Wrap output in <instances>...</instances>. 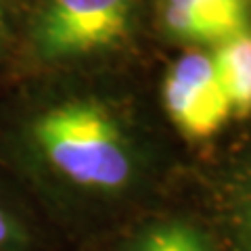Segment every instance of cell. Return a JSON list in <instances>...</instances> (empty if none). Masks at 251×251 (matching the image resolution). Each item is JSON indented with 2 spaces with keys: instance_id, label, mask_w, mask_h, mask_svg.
Returning <instances> with one entry per match:
<instances>
[{
  "instance_id": "6da1fadb",
  "label": "cell",
  "mask_w": 251,
  "mask_h": 251,
  "mask_svg": "<svg viewBox=\"0 0 251 251\" xmlns=\"http://www.w3.org/2000/svg\"><path fill=\"white\" fill-rule=\"evenodd\" d=\"M40 159L63 182L90 193H120L132 182L134 157L120 122L94 99H65L29 124Z\"/></svg>"
},
{
  "instance_id": "7a4b0ae2",
  "label": "cell",
  "mask_w": 251,
  "mask_h": 251,
  "mask_svg": "<svg viewBox=\"0 0 251 251\" xmlns=\"http://www.w3.org/2000/svg\"><path fill=\"white\" fill-rule=\"evenodd\" d=\"M134 0H46L34 44L49 61L86 57L117 46L130 31Z\"/></svg>"
},
{
  "instance_id": "3957f363",
  "label": "cell",
  "mask_w": 251,
  "mask_h": 251,
  "mask_svg": "<svg viewBox=\"0 0 251 251\" xmlns=\"http://www.w3.org/2000/svg\"><path fill=\"white\" fill-rule=\"evenodd\" d=\"M163 105L176 128L188 138H207L228 122L230 103L205 52L180 57L163 80Z\"/></svg>"
},
{
  "instance_id": "277c9868",
  "label": "cell",
  "mask_w": 251,
  "mask_h": 251,
  "mask_svg": "<svg viewBox=\"0 0 251 251\" xmlns=\"http://www.w3.org/2000/svg\"><path fill=\"white\" fill-rule=\"evenodd\" d=\"M251 0H163V23L178 38L220 44L249 29Z\"/></svg>"
},
{
  "instance_id": "5b68a950",
  "label": "cell",
  "mask_w": 251,
  "mask_h": 251,
  "mask_svg": "<svg viewBox=\"0 0 251 251\" xmlns=\"http://www.w3.org/2000/svg\"><path fill=\"white\" fill-rule=\"evenodd\" d=\"M218 80L230 103V113L234 117L251 115V31L228 38L216 44L211 54Z\"/></svg>"
},
{
  "instance_id": "8992f818",
  "label": "cell",
  "mask_w": 251,
  "mask_h": 251,
  "mask_svg": "<svg viewBox=\"0 0 251 251\" xmlns=\"http://www.w3.org/2000/svg\"><path fill=\"white\" fill-rule=\"evenodd\" d=\"M29 230L15 207L0 195V251H25Z\"/></svg>"
},
{
  "instance_id": "52a82bcc",
  "label": "cell",
  "mask_w": 251,
  "mask_h": 251,
  "mask_svg": "<svg viewBox=\"0 0 251 251\" xmlns=\"http://www.w3.org/2000/svg\"><path fill=\"white\" fill-rule=\"evenodd\" d=\"M163 243H166V251H211L205 237L195 228L180 222L163 224Z\"/></svg>"
},
{
  "instance_id": "ba28073f",
  "label": "cell",
  "mask_w": 251,
  "mask_h": 251,
  "mask_svg": "<svg viewBox=\"0 0 251 251\" xmlns=\"http://www.w3.org/2000/svg\"><path fill=\"white\" fill-rule=\"evenodd\" d=\"M232 224L241 251H251V180L243 186L241 195L237 197Z\"/></svg>"
},
{
  "instance_id": "9c48e42d",
  "label": "cell",
  "mask_w": 251,
  "mask_h": 251,
  "mask_svg": "<svg viewBox=\"0 0 251 251\" xmlns=\"http://www.w3.org/2000/svg\"><path fill=\"white\" fill-rule=\"evenodd\" d=\"M126 251H166L161 226H155V228L138 234V237L126 247Z\"/></svg>"
},
{
  "instance_id": "30bf717a",
  "label": "cell",
  "mask_w": 251,
  "mask_h": 251,
  "mask_svg": "<svg viewBox=\"0 0 251 251\" xmlns=\"http://www.w3.org/2000/svg\"><path fill=\"white\" fill-rule=\"evenodd\" d=\"M4 38H6V13H4L2 0H0V49L4 44Z\"/></svg>"
}]
</instances>
